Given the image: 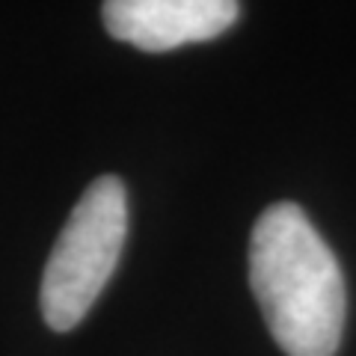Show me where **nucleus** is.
I'll use <instances>...</instances> for the list:
<instances>
[{
	"label": "nucleus",
	"mask_w": 356,
	"mask_h": 356,
	"mask_svg": "<svg viewBox=\"0 0 356 356\" xmlns=\"http://www.w3.org/2000/svg\"><path fill=\"white\" fill-rule=\"evenodd\" d=\"M250 285L285 356H336L348 315L344 276L297 202H273L255 220Z\"/></svg>",
	"instance_id": "obj_1"
},
{
	"label": "nucleus",
	"mask_w": 356,
	"mask_h": 356,
	"mask_svg": "<svg viewBox=\"0 0 356 356\" xmlns=\"http://www.w3.org/2000/svg\"><path fill=\"white\" fill-rule=\"evenodd\" d=\"M125 232V184L116 175L95 178L65 220L42 273V315L51 330H74L95 306L119 264Z\"/></svg>",
	"instance_id": "obj_2"
},
{
	"label": "nucleus",
	"mask_w": 356,
	"mask_h": 356,
	"mask_svg": "<svg viewBox=\"0 0 356 356\" xmlns=\"http://www.w3.org/2000/svg\"><path fill=\"white\" fill-rule=\"evenodd\" d=\"M102 15L113 39L163 54L217 39L238 21L241 6L232 0H110Z\"/></svg>",
	"instance_id": "obj_3"
}]
</instances>
